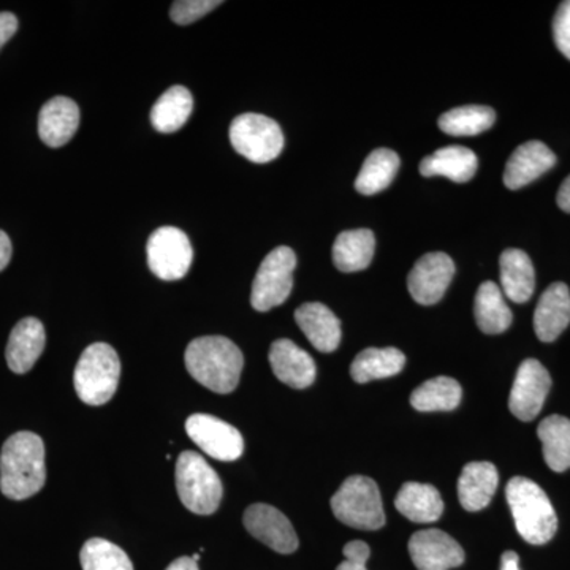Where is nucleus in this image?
I'll use <instances>...</instances> for the list:
<instances>
[{"label": "nucleus", "mask_w": 570, "mask_h": 570, "mask_svg": "<svg viewBox=\"0 0 570 570\" xmlns=\"http://www.w3.org/2000/svg\"><path fill=\"white\" fill-rule=\"evenodd\" d=\"M11 254H13V247H11L9 235L0 230V273L9 266Z\"/></svg>", "instance_id": "38"}, {"label": "nucleus", "mask_w": 570, "mask_h": 570, "mask_svg": "<svg viewBox=\"0 0 570 570\" xmlns=\"http://www.w3.org/2000/svg\"><path fill=\"white\" fill-rule=\"evenodd\" d=\"M332 509L341 523L355 530L376 531L385 524L381 491L365 475L348 478L332 498Z\"/></svg>", "instance_id": "6"}, {"label": "nucleus", "mask_w": 570, "mask_h": 570, "mask_svg": "<svg viewBox=\"0 0 570 570\" xmlns=\"http://www.w3.org/2000/svg\"><path fill=\"white\" fill-rule=\"evenodd\" d=\"M82 570H134L126 551L105 539H89L80 553Z\"/></svg>", "instance_id": "33"}, {"label": "nucleus", "mask_w": 570, "mask_h": 570, "mask_svg": "<svg viewBox=\"0 0 570 570\" xmlns=\"http://www.w3.org/2000/svg\"><path fill=\"white\" fill-rule=\"evenodd\" d=\"M247 532L269 549L291 554L298 549V535L281 510L268 504H254L243 517Z\"/></svg>", "instance_id": "13"}, {"label": "nucleus", "mask_w": 570, "mask_h": 570, "mask_svg": "<svg viewBox=\"0 0 570 570\" xmlns=\"http://www.w3.org/2000/svg\"><path fill=\"white\" fill-rule=\"evenodd\" d=\"M47 482L45 444L40 436L21 431L7 439L0 453V490L3 497L22 501Z\"/></svg>", "instance_id": "1"}, {"label": "nucleus", "mask_w": 570, "mask_h": 570, "mask_svg": "<svg viewBox=\"0 0 570 570\" xmlns=\"http://www.w3.org/2000/svg\"><path fill=\"white\" fill-rule=\"evenodd\" d=\"M406 365V355L396 347H370L355 356L351 376L356 384L396 376Z\"/></svg>", "instance_id": "26"}, {"label": "nucleus", "mask_w": 570, "mask_h": 570, "mask_svg": "<svg viewBox=\"0 0 570 570\" xmlns=\"http://www.w3.org/2000/svg\"><path fill=\"white\" fill-rule=\"evenodd\" d=\"M461 385L452 377H434L420 385L411 395V404L419 412H450L460 406Z\"/></svg>", "instance_id": "32"}, {"label": "nucleus", "mask_w": 570, "mask_h": 570, "mask_svg": "<svg viewBox=\"0 0 570 570\" xmlns=\"http://www.w3.org/2000/svg\"><path fill=\"white\" fill-rule=\"evenodd\" d=\"M176 490L184 508L197 515H212L224 497L219 475L193 450H186L176 461Z\"/></svg>", "instance_id": "5"}, {"label": "nucleus", "mask_w": 570, "mask_h": 570, "mask_svg": "<svg viewBox=\"0 0 570 570\" xmlns=\"http://www.w3.org/2000/svg\"><path fill=\"white\" fill-rule=\"evenodd\" d=\"M498 469L489 461H474L464 466L459 480V498L468 512L485 509L497 493Z\"/></svg>", "instance_id": "21"}, {"label": "nucleus", "mask_w": 570, "mask_h": 570, "mask_svg": "<svg viewBox=\"0 0 570 570\" xmlns=\"http://www.w3.org/2000/svg\"><path fill=\"white\" fill-rule=\"evenodd\" d=\"M47 333L39 318L26 317L11 330L7 344V365L17 374H26L43 354Z\"/></svg>", "instance_id": "17"}, {"label": "nucleus", "mask_w": 570, "mask_h": 570, "mask_svg": "<svg viewBox=\"0 0 570 570\" xmlns=\"http://www.w3.org/2000/svg\"><path fill=\"white\" fill-rule=\"evenodd\" d=\"M478 168L479 160L474 151L464 146H448L425 157L420 164V174L426 178L444 176L450 181L463 184L474 178Z\"/></svg>", "instance_id": "22"}, {"label": "nucleus", "mask_w": 570, "mask_h": 570, "mask_svg": "<svg viewBox=\"0 0 570 570\" xmlns=\"http://www.w3.org/2000/svg\"><path fill=\"white\" fill-rule=\"evenodd\" d=\"M557 165V156L542 141H528L513 151L505 165L504 184L510 190L528 186Z\"/></svg>", "instance_id": "16"}, {"label": "nucleus", "mask_w": 570, "mask_h": 570, "mask_svg": "<svg viewBox=\"0 0 570 570\" xmlns=\"http://www.w3.org/2000/svg\"><path fill=\"white\" fill-rule=\"evenodd\" d=\"M194 99L189 89L174 86L157 99L151 110V124L160 134H175L186 126L193 115Z\"/></svg>", "instance_id": "27"}, {"label": "nucleus", "mask_w": 570, "mask_h": 570, "mask_svg": "<svg viewBox=\"0 0 570 570\" xmlns=\"http://www.w3.org/2000/svg\"><path fill=\"white\" fill-rule=\"evenodd\" d=\"M371 550L363 540H352L344 547L346 560L337 566L336 570H367L366 561L370 560Z\"/></svg>", "instance_id": "36"}, {"label": "nucleus", "mask_w": 570, "mask_h": 570, "mask_svg": "<svg viewBox=\"0 0 570 570\" xmlns=\"http://www.w3.org/2000/svg\"><path fill=\"white\" fill-rule=\"evenodd\" d=\"M80 108L69 97L58 96L43 105L39 115L41 141L50 148H61L77 134Z\"/></svg>", "instance_id": "18"}, {"label": "nucleus", "mask_w": 570, "mask_h": 570, "mask_svg": "<svg viewBox=\"0 0 570 570\" xmlns=\"http://www.w3.org/2000/svg\"><path fill=\"white\" fill-rule=\"evenodd\" d=\"M501 291L510 302L527 303L534 294L535 273L530 255L521 249H508L499 258Z\"/></svg>", "instance_id": "23"}, {"label": "nucleus", "mask_w": 570, "mask_h": 570, "mask_svg": "<svg viewBox=\"0 0 570 570\" xmlns=\"http://www.w3.org/2000/svg\"><path fill=\"white\" fill-rule=\"evenodd\" d=\"M517 531L532 546L550 542L558 531V517L546 491L527 478H513L505 489Z\"/></svg>", "instance_id": "3"}, {"label": "nucleus", "mask_w": 570, "mask_h": 570, "mask_svg": "<svg viewBox=\"0 0 570 570\" xmlns=\"http://www.w3.org/2000/svg\"><path fill=\"white\" fill-rule=\"evenodd\" d=\"M186 433L214 460L235 461L245 450L242 433L230 423L213 415L195 414L187 419Z\"/></svg>", "instance_id": "10"}, {"label": "nucleus", "mask_w": 570, "mask_h": 570, "mask_svg": "<svg viewBox=\"0 0 570 570\" xmlns=\"http://www.w3.org/2000/svg\"><path fill=\"white\" fill-rule=\"evenodd\" d=\"M296 255L291 247L279 246L266 255L258 268L250 292V305L258 313L281 306L294 288Z\"/></svg>", "instance_id": "8"}, {"label": "nucleus", "mask_w": 570, "mask_h": 570, "mask_svg": "<svg viewBox=\"0 0 570 570\" xmlns=\"http://www.w3.org/2000/svg\"><path fill=\"white\" fill-rule=\"evenodd\" d=\"M501 570H520V558L515 551H505L502 554Z\"/></svg>", "instance_id": "40"}, {"label": "nucleus", "mask_w": 570, "mask_h": 570, "mask_svg": "<svg viewBox=\"0 0 570 570\" xmlns=\"http://www.w3.org/2000/svg\"><path fill=\"white\" fill-rule=\"evenodd\" d=\"M475 322L485 335H501L512 325V311L499 285L487 281L480 284L474 305Z\"/></svg>", "instance_id": "28"}, {"label": "nucleus", "mask_w": 570, "mask_h": 570, "mask_svg": "<svg viewBox=\"0 0 570 570\" xmlns=\"http://www.w3.org/2000/svg\"><path fill=\"white\" fill-rule=\"evenodd\" d=\"M400 156L392 149H374L366 157L362 170L355 179L356 193L362 195H376L387 189L400 170Z\"/></svg>", "instance_id": "29"}, {"label": "nucleus", "mask_w": 570, "mask_h": 570, "mask_svg": "<svg viewBox=\"0 0 570 570\" xmlns=\"http://www.w3.org/2000/svg\"><path fill=\"white\" fill-rule=\"evenodd\" d=\"M455 276V264L445 253L423 255L411 269L407 287L419 305L431 306L441 302Z\"/></svg>", "instance_id": "12"}, {"label": "nucleus", "mask_w": 570, "mask_h": 570, "mask_svg": "<svg viewBox=\"0 0 570 570\" xmlns=\"http://www.w3.org/2000/svg\"><path fill=\"white\" fill-rule=\"evenodd\" d=\"M497 121V112L485 105H464L439 118V129L452 137H474L487 132Z\"/></svg>", "instance_id": "31"}, {"label": "nucleus", "mask_w": 570, "mask_h": 570, "mask_svg": "<svg viewBox=\"0 0 570 570\" xmlns=\"http://www.w3.org/2000/svg\"><path fill=\"white\" fill-rule=\"evenodd\" d=\"M550 389L551 377L542 363L534 358L524 360L510 392V412L521 422H531L542 411Z\"/></svg>", "instance_id": "11"}, {"label": "nucleus", "mask_w": 570, "mask_h": 570, "mask_svg": "<svg viewBox=\"0 0 570 570\" xmlns=\"http://www.w3.org/2000/svg\"><path fill=\"white\" fill-rule=\"evenodd\" d=\"M121 377V362L115 348L96 343L85 348L75 367L77 395L89 406H102L115 396Z\"/></svg>", "instance_id": "4"}, {"label": "nucleus", "mask_w": 570, "mask_h": 570, "mask_svg": "<svg viewBox=\"0 0 570 570\" xmlns=\"http://www.w3.org/2000/svg\"><path fill=\"white\" fill-rule=\"evenodd\" d=\"M230 141L236 153L254 164L272 163L284 149L279 124L257 112H245L234 119Z\"/></svg>", "instance_id": "7"}, {"label": "nucleus", "mask_w": 570, "mask_h": 570, "mask_svg": "<svg viewBox=\"0 0 570 570\" xmlns=\"http://www.w3.org/2000/svg\"><path fill=\"white\" fill-rule=\"evenodd\" d=\"M570 324V292L564 283L551 284L540 296L534 330L540 341L553 343Z\"/></svg>", "instance_id": "19"}, {"label": "nucleus", "mask_w": 570, "mask_h": 570, "mask_svg": "<svg viewBox=\"0 0 570 570\" xmlns=\"http://www.w3.org/2000/svg\"><path fill=\"white\" fill-rule=\"evenodd\" d=\"M553 37L558 50L570 61V0L558 7L553 20Z\"/></svg>", "instance_id": "35"}, {"label": "nucleus", "mask_w": 570, "mask_h": 570, "mask_svg": "<svg viewBox=\"0 0 570 570\" xmlns=\"http://www.w3.org/2000/svg\"><path fill=\"white\" fill-rule=\"evenodd\" d=\"M273 373L292 389H307L316 381V363L306 351L291 340H277L269 348Z\"/></svg>", "instance_id": "15"}, {"label": "nucleus", "mask_w": 570, "mask_h": 570, "mask_svg": "<svg viewBox=\"0 0 570 570\" xmlns=\"http://www.w3.org/2000/svg\"><path fill=\"white\" fill-rule=\"evenodd\" d=\"M149 269L163 281H179L189 273L194 250L189 236L176 227H160L146 246Z\"/></svg>", "instance_id": "9"}, {"label": "nucleus", "mask_w": 570, "mask_h": 570, "mask_svg": "<svg viewBox=\"0 0 570 570\" xmlns=\"http://www.w3.org/2000/svg\"><path fill=\"white\" fill-rule=\"evenodd\" d=\"M186 367L190 376L212 390L227 395L238 387L245 356L234 341L224 336H202L186 348Z\"/></svg>", "instance_id": "2"}, {"label": "nucleus", "mask_w": 570, "mask_h": 570, "mask_svg": "<svg viewBox=\"0 0 570 570\" xmlns=\"http://www.w3.org/2000/svg\"><path fill=\"white\" fill-rule=\"evenodd\" d=\"M396 509L414 523H434L444 512V501L433 485L407 482L401 487Z\"/></svg>", "instance_id": "25"}, {"label": "nucleus", "mask_w": 570, "mask_h": 570, "mask_svg": "<svg viewBox=\"0 0 570 570\" xmlns=\"http://www.w3.org/2000/svg\"><path fill=\"white\" fill-rule=\"evenodd\" d=\"M18 31V18L10 11L0 13V50Z\"/></svg>", "instance_id": "37"}, {"label": "nucleus", "mask_w": 570, "mask_h": 570, "mask_svg": "<svg viewBox=\"0 0 570 570\" xmlns=\"http://www.w3.org/2000/svg\"><path fill=\"white\" fill-rule=\"evenodd\" d=\"M538 436L543 445V459L551 471L564 472L570 468V420L551 415L540 422Z\"/></svg>", "instance_id": "30"}, {"label": "nucleus", "mask_w": 570, "mask_h": 570, "mask_svg": "<svg viewBox=\"0 0 570 570\" xmlns=\"http://www.w3.org/2000/svg\"><path fill=\"white\" fill-rule=\"evenodd\" d=\"M557 204L562 212L570 213V176L561 184L560 190L557 195Z\"/></svg>", "instance_id": "39"}, {"label": "nucleus", "mask_w": 570, "mask_h": 570, "mask_svg": "<svg viewBox=\"0 0 570 570\" xmlns=\"http://www.w3.org/2000/svg\"><path fill=\"white\" fill-rule=\"evenodd\" d=\"M219 6H223L219 0H178L171 3L170 18L176 24L189 26Z\"/></svg>", "instance_id": "34"}, {"label": "nucleus", "mask_w": 570, "mask_h": 570, "mask_svg": "<svg viewBox=\"0 0 570 570\" xmlns=\"http://www.w3.org/2000/svg\"><path fill=\"white\" fill-rule=\"evenodd\" d=\"M295 321L317 351L330 354L341 343V322L322 303H305L295 311Z\"/></svg>", "instance_id": "20"}, {"label": "nucleus", "mask_w": 570, "mask_h": 570, "mask_svg": "<svg viewBox=\"0 0 570 570\" xmlns=\"http://www.w3.org/2000/svg\"><path fill=\"white\" fill-rule=\"evenodd\" d=\"M376 250V236L367 228L346 230L333 245V262L340 272H363L371 265Z\"/></svg>", "instance_id": "24"}, {"label": "nucleus", "mask_w": 570, "mask_h": 570, "mask_svg": "<svg viewBox=\"0 0 570 570\" xmlns=\"http://www.w3.org/2000/svg\"><path fill=\"white\" fill-rule=\"evenodd\" d=\"M409 553L419 570H449L464 562V550L448 532L423 530L409 540Z\"/></svg>", "instance_id": "14"}, {"label": "nucleus", "mask_w": 570, "mask_h": 570, "mask_svg": "<svg viewBox=\"0 0 570 570\" xmlns=\"http://www.w3.org/2000/svg\"><path fill=\"white\" fill-rule=\"evenodd\" d=\"M167 570H198V564L193 560V558L183 557L171 562Z\"/></svg>", "instance_id": "41"}]
</instances>
